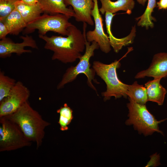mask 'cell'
Masks as SVG:
<instances>
[{"instance_id":"6da1fadb","label":"cell","mask_w":167,"mask_h":167,"mask_svg":"<svg viewBox=\"0 0 167 167\" xmlns=\"http://www.w3.org/2000/svg\"><path fill=\"white\" fill-rule=\"evenodd\" d=\"M66 37L39 35L45 42L44 48L53 52L51 59L67 64L75 62L82 56L85 48L84 32L83 33L76 26L72 24L68 28Z\"/></svg>"},{"instance_id":"7a4b0ae2","label":"cell","mask_w":167,"mask_h":167,"mask_svg":"<svg viewBox=\"0 0 167 167\" xmlns=\"http://www.w3.org/2000/svg\"><path fill=\"white\" fill-rule=\"evenodd\" d=\"M5 116L17 125L30 141L36 143L37 149L41 146L45 129L50 123L43 119L28 101L16 111Z\"/></svg>"},{"instance_id":"3957f363","label":"cell","mask_w":167,"mask_h":167,"mask_svg":"<svg viewBox=\"0 0 167 167\" xmlns=\"http://www.w3.org/2000/svg\"><path fill=\"white\" fill-rule=\"evenodd\" d=\"M129 100V102L127 104L128 118L125 121L126 125L132 126L139 134L145 136L151 135L155 132L164 135L159 129V124L166 119L158 121L148 110L145 105H140Z\"/></svg>"},{"instance_id":"277c9868","label":"cell","mask_w":167,"mask_h":167,"mask_svg":"<svg viewBox=\"0 0 167 167\" xmlns=\"http://www.w3.org/2000/svg\"><path fill=\"white\" fill-rule=\"evenodd\" d=\"M87 24L84 22L83 30L84 32L85 41V51L84 54L79 58V61L75 66H71L68 68L63 74L61 81L57 86V89H60L63 88L64 86L74 80L77 76L80 74H84L87 78V84L89 86L96 91V88L92 84V80H95L96 72L92 68H90L89 60L94 55L95 50L98 49L99 46L98 44L95 41L90 42L88 41L86 37V29Z\"/></svg>"},{"instance_id":"5b68a950","label":"cell","mask_w":167,"mask_h":167,"mask_svg":"<svg viewBox=\"0 0 167 167\" xmlns=\"http://www.w3.org/2000/svg\"><path fill=\"white\" fill-rule=\"evenodd\" d=\"M119 61L115 60L109 64H105L99 61H94L92 68L96 75L105 83L106 90L102 93L105 101L114 96L116 99L123 96L126 98L129 85L123 83L118 77L117 69L121 66Z\"/></svg>"},{"instance_id":"8992f818","label":"cell","mask_w":167,"mask_h":167,"mask_svg":"<svg viewBox=\"0 0 167 167\" xmlns=\"http://www.w3.org/2000/svg\"><path fill=\"white\" fill-rule=\"evenodd\" d=\"M70 18L61 14L49 15L45 13L28 24L24 32L27 34L37 30L39 35H45L48 32L52 31L67 36L69 33L68 28L72 24L69 21Z\"/></svg>"},{"instance_id":"52a82bcc","label":"cell","mask_w":167,"mask_h":167,"mask_svg":"<svg viewBox=\"0 0 167 167\" xmlns=\"http://www.w3.org/2000/svg\"><path fill=\"white\" fill-rule=\"evenodd\" d=\"M32 142L15 123L6 116L0 117V152L10 151L30 146Z\"/></svg>"},{"instance_id":"ba28073f","label":"cell","mask_w":167,"mask_h":167,"mask_svg":"<svg viewBox=\"0 0 167 167\" xmlns=\"http://www.w3.org/2000/svg\"><path fill=\"white\" fill-rule=\"evenodd\" d=\"M29 89L21 81H17L8 95L0 102V117L16 111L28 101Z\"/></svg>"},{"instance_id":"9c48e42d","label":"cell","mask_w":167,"mask_h":167,"mask_svg":"<svg viewBox=\"0 0 167 167\" xmlns=\"http://www.w3.org/2000/svg\"><path fill=\"white\" fill-rule=\"evenodd\" d=\"M93 1L94 6L91 11V15L94 20L95 28L94 30L86 33V39L90 42L95 41L97 43L101 51L108 53L111 50L109 41L104 30L103 20L99 10L98 0Z\"/></svg>"},{"instance_id":"30bf717a","label":"cell","mask_w":167,"mask_h":167,"mask_svg":"<svg viewBox=\"0 0 167 167\" xmlns=\"http://www.w3.org/2000/svg\"><path fill=\"white\" fill-rule=\"evenodd\" d=\"M20 38L22 41L15 43L10 38L6 37L0 41V57L5 58L10 57L13 53L20 55L24 53H30L32 51L26 49L25 47H29L34 49H38L35 40L31 36L26 34L25 36H21Z\"/></svg>"},{"instance_id":"8fae6325","label":"cell","mask_w":167,"mask_h":167,"mask_svg":"<svg viewBox=\"0 0 167 167\" xmlns=\"http://www.w3.org/2000/svg\"><path fill=\"white\" fill-rule=\"evenodd\" d=\"M155 78L167 77V53H160L155 54L148 68L140 71L136 75L135 79L145 77Z\"/></svg>"},{"instance_id":"7c38bea8","label":"cell","mask_w":167,"mask_h":167,"mask_svg":"<svg viewBox=\"0 0 167 167\" xmlns=\"http://www.w3.org/2000/svg\"><path fill=\"white\" fill-rule=\"evenodd\" d=\"M66 5H70L75 13L74 18L77 22H85L93 26L91 11L94 6L93 0H64Z\"/></svg>"},{"instance_id":"4fadbf2b","label":"cell","mask_w":167,"mask_h":167,"mask_svg":"<svg viewBox=\"0 0 167 167\" xmlns=\"http://www.w3.org/2000/svg\"><path fill=\"white\" fill-rule=\"evenodd\" d=\"M115 14L106 12L105 13V23L107 32L111 46L114 51L118 53L123 46L132 43L136 36V28L135 26H133L130 33L127 36L121 38L114 36L112 33L111 27L112 20Z\"/></svg>"},{"instance_id":"5bb4252c","label":"cell","mask_w":167,"mask_h":167,"mask_svg":"<svg viewBox=\"0 0 167 167\" xmlns=\"http://www.w3.org/2000/svg\"><path fill=\"white\" fill-rule=\"evenodd\" d=\"M43 12L50 15L61 14L70 18L74 17L73 9L68 8L64 0H38Z\"/></svg>"},{"instance_id":"9a60e30c","label":"cell","mask_w":167,"mask_h":167,"mask_svg":"<svg viewBox=\"0 0 167 167\" xmlns=\"http://www.w3.org/2000/svg\"><path fill=\"white\" fill-rule=\"evenodd\" d=\"M99 0L101 4L99 10L102 15L106 12L114 14L120 11H125L128 14H130L135 5L134 0H117L115 2L110 0Z\"/></svg>"},{"instance_id":"2e32d148","label":"cell","mask_w":167,"mask_h":167,"mask_svg":"<svg viewBox=\"0 0 167 167\" xmlns=\"http://www.w3.org/2000/svg\"><path fill=\"white\" fill-rule=\"evenodd\" d=\"M161 79L155 78L145 84L148 101L156 102L159 105L163 104L167 93L166 90L160 83Z\"/></svg>"},{"instance_id":"e0dca14e","label":"cell","mask_w":167,"mask_h":167,"mask_svg":"<svg viewBox=\"0 0 167 167\" xmlns=\"http://www.w3.org/2000/svg\"><path fill=\"white\" fill-rule=\"evenodd\" d=\"M15 7L27 24L37 18L44 12L38 2L35 5H30L20 0L16 2Z\"/></svg>"},{"instance_id":"ac0fdd59","label":"cell","mask_w":167,"mask_h":167,"mask_svg":"<svg viewBox=\"0 0 167 167\" xmlns=\"http://www.w3.org/2000/svg\"><path fill=\"white\" fill-rule=\"evenodd\" d=\"M3 21L6 26L9 34L18 35L26 27L27 24L18 11L15 8L5 19Z\"/></svg>"},{"instance_id":"d6986e66","label":"cell","mask_w":167,"mask_h":167,"mask_svg":"<svg viewBox=\"0 0 167 167\" xmlns=\"http://www.w3.org/2000/svg\"><path fill=\"white\" fill-rule=\"evenodd\" d=\"M127 95L129 99L140 105H146L148 101L146 88L138 84L137 81L129 85Z\"/></svg>"},{"instance_id":"ffe728a7","label":"cell","mask_w":167,"mask_h":167,"mask_svg":"<svg viewBox=\"0 0 167 167\" xmlns=\"http://www.w3.org/2000/svg\"><path fill=\"white\" fill-rule=\"evenodd\" d=\"M148 2L146 9L143 13L140 16L135 18L138 21L137 25L144 27L146 29L149 28H152L154 24L152 21H155V18L152 16L153 10L156 6V0H148Z\"/></svg>"},{"instance_id":"44dd1931","label":"cell","mask_w":167,"mask_h":167,"mask_svg":"<svg viewBox=\"0 0 167 167\" xmlns=\"http://www.w3.org/2000/svg\"><path fill=\"white\" fill-rule=\"evenodd\" d=\"M57 112L59 114L58 123L60 126V130L62 131L67 130L68 125L73 118L72 109L66 103H65L57 110Z\"/></svg>"},{"instance_id":"7402d4cb","label":"cell","mask_w":167,"mask_h":167,"mask_svg":"<svg viewBox=\"0 0 167 167\" xmlns=\"http://www.w3.org/2000/svg\"><path fill=\"white\" fill-rule=\"evenodd\" d=\"M16 82L0 71V102L8 95Z\"/></svg>"},{"instance_id":"603a6c76","label":"cell","mask_w":167,"mask_h":167,"mask_svg":"<svg viewBox=\"0 0 167 167\" xmlns=\"http://www.w3.org/2000/svg\"><path fill=\"white\" fill-rule=\"evenodd\" d=\"M20 0H0V21H3L15 8V3Z\"/></svg>"},{"instance_id":"cb8c5ba5","label":"cell","mask_w":167,"mask_h":167,"mask_svg":"<svg viewBox=\"0 0 167 167\" xmlns=\"http://www.w3.org/2000/svg\"><path fill=\"white\" fill-rule=\"evenodd\" d=\"M150 159L146 167H156L161 165L160 162V156L157 153L153 154L150 156Z\"/></svg>"},{"instance_id":"d4e9b609","label":"cell","mask_w":167,"mask_h":167,"mask_svg":"<svg viewBox=\"0 0 167 167\" xmlns=\"http://www.w3.org/2000/svg\"><path fill=\"white\" fill-rule=\"evenodd\" d=\"M9 34V31L5 24L3 21H0V39H2L6 37Z\"/></svg>"},{"instance_id":"484cf974","label":"cell","mask_w":167,"mask_h":167,"mask_svg":"<svg viewBox=\"0 0 167 167\" xmlns=\"http://www.w3.org/2000/svg\"><path fill=\"white\" fill-rule=\"evenodd\" d=\"M157 5L159 10L167 9V0H160Z\"/></svg>"},{"instance_id":"4316f807","label":"cell","mask_w":167,"mask_h":167,"mask_svg":"<svg viewBox=\"0 0 167 167\" xmlns=\"http://www.w3.org/2000/svg\"><path fill=\"white\" fill-rule=\"evenodd\" d=\"M24 3L30 5L36 4L38 3V0H21Z\"/></svg>"},{"instance_id":"83f0119b","label":"cell","mask_w":167,"mask_h":167,"mask_svg":"<svg viewBox=\"0 0 167 167\" xmlns=\"http://www.w3.org/2000/svg\"><path fill=\"white\" fill-rule=\"evenodd\" d=\"M142 6H144L148 0H136Z\"/></svg>"}]
</instances>
